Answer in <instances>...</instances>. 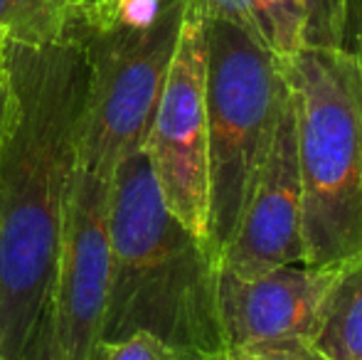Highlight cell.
<instances>
[{
  "label": "cell",
  "instance_id": "1",
  "mask_svg": "<svg viewBox=\"0 0 362 360\" xmlns=\"http://www.w3.org/2000/svg\"><path fill=\"white\" fill-rule=\"evenodd\" d=\"M5 72L13 104L0 141V348L18 360L49 306L76 168L89 64L72 18L54 45L5 42Z\"/></svg>",
  "mask_w": 362,
  "mask_h": 360
},
{
  "label": "cell",
  "instance_id": "2",
  "mask_svg": "<svg viewBox=\"0 0 362 360\" xmlns=\"http://www.w3.org/2000/svg\"><path fill=\"white\" fill-rule=\"evenodd\" d=\"M219 260L163 202L144 149L111 178V269L99 341L148 333L177 360L224 346Z\"/></svg>",
  "mask_w": 362,
  "mask_h": 360
},
{
  "label": "cell",
  "instance_id": "3",
  "mask_svg": "<svg viewBox=\"0 0 362 360\" xmlns=\"http://www.w3.org/2000/svg\"><path fill=\"white\" fill-rule=\"evenodd\" d=\"M300 175L303 265L362 257V84L355 57L303 45L286 57Z\"/></svg>",
  "mask_w": 362,
  "mask_h": 360
},
{
  "label": "cell",
  "instance_id": "4",
  "mask_svg": "<svg viewBox=\"0 0 362 360\" xmlns=\"http://www.w3.org/2000/svg\"><path fill=\"white\" fill-rule=\"evenodd\" d=\"M202 15V13H200ZM205 106L210 153V247L232 240L284 104L286 59L222 18L202 15Z\"/></svg>",
  "mask_w": 362,
  "mask_h": 360
},
{
  "label": "cell",
  "instance_id": "5",
  "mask_svg": "<svg viewBox=\"0 0 362 360\" xmlns=\"http://www.w3.org/2000/svg\"><path fill=\"white\" fill-rule=\"evenodd\" d=\"M187 0H165L148 23L89 25L72 13L86 50V96L76 166L104 178L144 149L185 18Z\"/></svg>",
  "mask_w": 362,
  "mask_h": 360
},
{
  "label": "cell",
  "instance_id": "6",
  "mask_svg": "<svg viewBox=\"0 0 362 360\" xmlns=\"http://www.w3.org/2000/svg\"><path fill=\"white\" fill-rule=\"evenodd\" d=\"M144 153L170 215L210 245L205 28L200 10L190 0Z\"/></svg>",
  "mask_w": 362,
  "mask_h": 360
},
{
  "label": "cell",
  "instance_id": "7",
  "mask_svg": "<svg viewBox=\"0 0 362 360\" xmlns=\"http://www.w3.org/2000/svg\"><path fill=\"white\" fill-rule=\"evenodd\" d=\"M111 269V180L76 166L54 265V333L64 360H86L101 336Z\"/></svg>",
  "mask_w": 362,
  "mask_h": 360
},
{
  "label": "cell",
  "instance_id": "8",
  "mask_svg": "<svg viewBox=\"0 0 362 360\" xmlns=\"http://www.w3.org/2000/svg\"><path fill=\"white\" fill-rule=\"evenodd\" d=\"M300 175L296 149L293 94L284 104L232 240L219 267L237 277H257L284 265H303Z\"/></svg>",
  "mask_w": 362,
  "mask_h": 360
},
{
  "label": "cell",
  "instance_id": "9",
  "mask_svg": "<svg viewBox=\"0 0 362 360\" xmlns=\"http://www.w3.org/2000/svg\"><path fill=\"white\" fill-rule=\"evenodd\" d=\"M340 267L284 265L257 277L217 269V311L224 346L276 338L310 341Z\"/></svg>",
  "mask_w": 362,
  "mask_h": 360
},
{
  "label": "cell",
  "instance_id": "10",
  "mask_svg": "<svg viewBox=\"0 0 362 360\" xmlns=\"http://www.w3.org/2000/svg\"><path fill=\"white\" fill-rule=\"evenodd\" d=\"M190 3L207 18H222L242 28L257 42L284 59L305 45L303 0H190Z\"/></svg>",
  "mask_w": 362,
  "mask_h": 360
},
{
  "label": "cell",
  "instance_id": "11",
  "mask_svg": "<svg viewBox=\"0 0 362 360\" xmlns=\"http://www.w3.org/2000/svg\"><path fill=\"white\" fill-rule=\"evenodd\" d=\"M310 343L325 360H362V257L340 267Z\"/></svg>",
  "mask_w": 362,
  "mask_h": 360
},
{
  "label": "cell",
  "instance_id": "12",
  "mask_svg": "<svg viewBox=\"0 0 362 360\" xmlns=\"http://www.w3.org/2000/svg\"><path fill=\"white\" fill-rule=\"evenodd\" d=\"M72 8L67 0H0V35L5 42L45 47L67 37Z\"/></svg>",
  "mask_w": 362,
  "mask_h": 360
},
{
  "label": "cell",
  "instance_id": "13",
  "mask_svg": "<svg viewBox=\"0 0 362 360\" xmlns=\"http://www.w3.org/2000/svg\"><path fill=\"white\" fill-rule=\"evenodd\" d=\"M190 360H325L303 338H276V341H252L222 346L212 353H202Z\"/></svg>",
  "mask_w": 362,
  "mask_h": 360
},
{
  "label": "cell",
  "instance_id": "14",
  "mask_svg": "<svg viewBox=\"0 0 362 360\" xmlns=\"http://www.w3.org/2000/svg\"><path fill=\"white\" fill-rule=\"evenodd\" d=\"M305 33L303 42L313 47H340L345 42L348 0H303Z\"/></svg>",
  "mask_w": 362,
  "mask_h": 360
},
{
  "label": "cell",
  "instance_id": "15",
  "mask_svg": "<svg viewBox=\"0 0 362 360\" xmlns=\"http://www.w3.org/2000/svg\"><path fill=\"white\" fill-rule=\"evenodd\" d=\"M86 360H177L175 353L148 333L121 338V341H96Z\"/></svg>",
  "mask_w": 362,
  "mask_h": 360
},
{
  "label": "cell",
  "instance_id": "16",
  "mask_svg": "<svg viewBox=\"0 0 362 360\" xmlns=\"http://www.w3.org/2000/svg\"><path fill=\"white\" fill-rule=\"evenodd\" d=\"M18 360H64L62 348H59V343H57V333H54V321H52L49 306H47V311L42 313V318H40L28 348H25L23 356Z\"/></svg>",
  "mask_w": 362,
  "mask_h": 360
},
{
  "label": "cell",
  "instance_id": "17",
  "mask_svg": "<svg viewBox=\"0 0 362 360\" xmlns=\"http://www.w3.org/2000/svg\"><path fill=\"white\" fill-rule=\"evenodd\" d=\"M343 50H348L355 57L362 84V0H348V25H345Z\"/></svg>",
  "mask_w": 362,
  "mask_h": 360
},
{
  "label": "cell",
  "instance_id": "18",
  "mask_svg": "<svg viewBox=\"0 0 362 360\" xmlns=\"http://www.w3.org/2000/svg\"><path fill=\"white\" fill-rule=\"evenodd\" d=\"M74 15H79L89 25H111L114 23V8L116 0H67Z\"/></svg>",
  "mask_w": 362,
  "mask_h": 360
},
{
  "label": "cell",
  "instance_id": "19",
  "mask_svg": "<svg viewBox=\"0 0 362 360\" xmlns=\"http://www.w3.org/2000/svg\"><path fill=\"white\" fill-rule=\"evenodd\" d=\"M10 104H13V94H10L8 72H0V141H3L5 129H8V119H10Z\"/></svg>",
  "mask_w": 362,
  "mask_h": 360
},
{
  "label": "cell",
  "instance_id": "20",
  "mask_svg": "<svg viewBox=\"0 0 362 360\" xmlns=\"http://www.w3.org/2000/svg\"><path fill=\"white\" fill-rule=\"evenodd\" d=\"M0 72H5V37L0 35Z\"/></svg>",
  "mask_w": 362,
  "mask_h": 360
},
{
  "label": "cell",
  "instance_id": "21",
  "mask_svg": "<svg viewBox=\"0 0 362 360\" xmlns=\"http://www.w3.org/2000/svg\"><path fill=\"white\" fill-rule=\"evenodd\" d=\"M0 360H5V358H3V348H0Z\"/></svg>",
  "mask_w": 362,
  "mask_h": 360
},
{
  "label": "cell",
  "instance_id": "22",
  "mask_svg": "<svg viewBox=\"0 0 362 360\" xmlns=\"http://www.w3.org/2000/svg\"><path fill=\"white\" fill-rule=\"evenodd\" d=\"M158 3H165V0H158Z\"/></svg>",
  "mask_w": 362,
  "mask_h": 360
}]
</instances>
